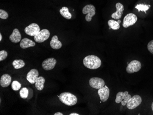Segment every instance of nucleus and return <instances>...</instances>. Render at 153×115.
I'll use <instances>...</instances> for the list:
<instances>
[{
    "mask_svg": "<svg viewBox=\"0 0 153 115\" xmlns=\"http://www.w3.org/2000/svg\"><path fill=\"white\" fill-rule=\"evenodd\" d=\"M148 49L149 51L153 54V40H151L149 42L148 44Z\"/></svg>",
    "mask_w": 153,
    "mask_h": 115,
    "instance_id": "c85d7f7f",
    "label": "nucleus"
},
{
    "mask_svg": "<svg viewBox=\"0 0 153 115\" xmlns=\"http://www.w3.org/2000/svg\"><path fill=\"white\" fill-rule=\"evenodd\" d=\"M151 7L150 5H144V4H137L135 6L136 9L138 10V12L143 11L145 13H146V11L149 9V7Z\"/></svg>",
    "mask_w": 153,
    "mask_h": 115,
    "instance_id": "5701e85b",
    "label": "nucleus"
},
{
    "mask_svg": "<svg viewBox=\"0 0 153 115\" xmlns=\"http://www.w3.org/2000/svg\"><path fill=\"white\" fill-rule=\"evenodd\" d=\"M89 85L93 88L99 89L105 85V82L103 79L98 77L91 78L89 81Z\"/></svg>",
    "mask_w": 153,
    "mask_h": 115,
    "instance_id": "1a4fd4ad",
    "label": "nucleus"
},
{
    "mask_svg": "<svg viewBox=\"0 0 153 115\" xmlns=\"http://www.w3.org/2000/svg\"><path fill=\"white\" fill-rule=\"evenodd\" d=\"M25 63L23 60H15L13 62V66L14 68L16 69H20L23 68L25 66Z\"/></svg>",
    "mask_w": 153,
    "mask_h": 115,
    "instance_id": "412c9836",
    "label": "nucleus"
},
{
    "mask_svg": "<svg viewBox=\"0 0 153 115\" xmlns=\"http://www.w3.org/2000/svg\"><path fill=\"white\" fill-rule=\"evenodd\" d=\"M19 94L21 98H22L24 99H25L28 97L29 90L27 88H23L20 91Z\"/></svg>",
    "mask_w": 153,
    "mask_h": 115,
    "instance_id": "b1692460",
    "label": "nucleus"
},
{
    "mask_svg": "<svg viewBox=\"0 0 153 115\" xmlns=\"http://www.w3.org/2000/svg\"><path fill=\"white\" fill-rule=\"evenodd\" d=\"M36 43L29 39L25 38L21 40L20 46L22 49H26L29 47H33L36 45Z\"/></svg>",
    "mask_w": 153,
    "mask_h": 115,
    "instance_id": "dca6fc26",
    "label": "nucleus"
},
{
    "mask_svg": "<svg viewBox=\"0 0 153 115\" xmlns=\"http://www.w3.org/2000/svg\"><path fill=\"white\" fill-rule=\"evenodd\" d=\"M70 115H79V114L76 113H72L69 114Z\"/></svg>",
    "mask_w": 153,
    "mask_h": 115,
    "instance_id": "7c9ffc66",
    "label": "nucleus"
},
{
    "mask_svg": "<svg viewBox=\"0 0 153 115\" xmlns=\"http://www.w3.org/2000/svg\"><path fill=\"white\" fill-rule=\"evenodd\" d=\"M40 31V27L36 23H32L30 24V25L26 27L25 29V33L27 35L31 36H36Z\"/></svg>",
    "mask_w": 153,
    "mask_h": 115,
    "instance_id": "0eeeda50",
    "label": "nucleus"
},
{
    "mask_svg": "<svg viewBox=\"0 0 153 115\" xmlns=\"http://www.w3.org/2000/svg\"><path fill=\"white\" fill-rule=\"evenodd\" d=\"M2 35H1V33H0V42H1V40H2Z\"/></svg>",
    "mask_w": 153,
    "mask_h": 115,
    "instance_id": "2f4dec72",
    "label": "nucleus"
},
{
    "mask_svg": "<svg viewBox=\"0 0 153 115\" xmlns=\"http://www.w3.org/2000/svg\"><path fill=\"white\" fill-rule=\"evenodd\" d=\"M128 94V91H125L124 92H119L118 93L116 96V100H115L116 103L119 104L121 103Z\"/></svg>",
    "mask_w": 153,
    "mask_h": 115,
    "instance_id": "aec40b11",
    "label": "nucleus"
},
{
    "mask_svg": "<svg viewBox=\"0 0 153 115\" xmlns=\"http://www.w3.org/2000/svg\"><path fill=\"white\" fill-rule=\"evenodd\" d=\"M56 64V60L54 58H47L42 63V67L45 70L49 71L55 68Z\"/></svg>",
    "mask_w": 153,
    "mask_h": 115,
    "instance_id": "9d476101",
    "label": "nucleus"
},
{
    "mask_svg": "<svg viewBox=\"0 0 153 115\" xmlns=\"http://www.w3.org/2000/svg\"><path fill=\"white\" fill-rule=\"evenodd\" d=\"M50 45L51 48L54 50L60 49L62 47V42L59 41L57 36H54L52 37L50 42Z\"/></svg>",
    "mask_w": 153,
    "mask_h": 115,
    "instance_id": "f3484780",
    "label": "nucleus"
},
{
    "mask_svg": "<svg viewBox=\"0 0 153 115\" xmlns=\"http://www.w3.org/2000/svg\"><path fill=\"white\" fill-rule=\"evenodd\" d=\"M8 54L6 50H2L0 51V61H2L7 58Z\"/></svg>",
    "mask_w": 153,
    "mask_h": 115,
    "instance_id": "a878e982",
    "label": "nucleus"
},
{
    "mask_svg": "<svg viewBox=\"0 0 153 115\" xmlns=\"http://www.w3.org/2000/svg\"><path fill=\"white\" fill-rule=\"evenodd\" d=\"M137 20V18L135 14L134 13H128L124 18L123 26L124 28H128L134 24Z\"/></svg>",
    "mask_w": 153,
    "mask_h": 115,
    "instance_id": "20e7f679",
    "label": "nucleus"
},
{
    "mask_svg": "<svg viewBox=\"0 0 153 115\" xmlns=\"http://www.w3.org/2000/svg\"><path fill=\"white\" fill-rule=\"evenodd\" d=\"M108 24L109 27L113 30H118L120 29V24L118 23L117 21H115L114 20H109L108 21Z\"/></svg>",
    "mask_w": 153,
    "mask_h": 115,
    "instance_id": "4be33fe9",
    "label": "nucleus"
},
{
    "mask_svg": "<svg viewBox=\"0 0 153 115\" xmlns=\"http://www.w3.org/2000/svg\"><path fill=\"white\" fill-rule=\"evenodd\" d=\"M38 77V71L36 69H32L27 73L26 79L30 84H34Z\"/></svg>",
    "mask_w": 153,
    "mask_h": 115,
    "instance_id": "ddd939ff",
    "label": "nucleus"
},
{
    "mask_svg": "<svg viewBox=\"0 0 153 115\" xmlns=\"http://www.w3.org/2000/svg\"><path fill=\"white\" fill-rule=\"evenodd\" d=\"M12 78L8 74H4L0 79V85L2 87H7L11 84Z\"/></svg>",
    "mask_w": 153,
    "mask_h": 115,
    "instance_id": "2eb2a0df",
    "label": "nucleus"
},
{
    "mask_svg": "<svg viewBox=\"0 0 153 115\" xmlns=\"http://www.w3.org/2000/svg\"><path fill=\"white\" fill-rule=\"evenodd\" d=\"M50 36L49 31L47 29H43L39 32L37 35L34 36V40L37 43H42L47 40Z\"/></svg>",
    "mask_w": 153,
    "mask_h": 115,
    "instance_id": "423d86ee",
    "label": "nucleus"
},
{
    "mask_svg": "<svg viewBox=\"0 0 153 115\" xmlns=\"http://www.w3.org/2000/svg\"><path fill=\"white\" fill-rule=\"evenodd\" d=\"M83 64L87 68L92 70L97 69L101 66L102 62L99 57L94 55L87 56L83 60Z\"/></svg>",
    "mask_w": 153,
    "mask_h": 115,
    "instance_id": "f257e3e1",
    "label": "nucleus"
},
{
    "mask_svg": "<svg viewBox=\"0 0 153 115\" xmlns=\"http://www.w3.org/2000/svg\"></svg>",
    "mask_w": 153,
    "mask_h": 115,
    "instance_id": "c9c22d12",
    "label": "nucleus"
},
{
    "mask_svg": "<svg viewBox=\"0 0 153 115\" xmlns=\"http://www.w3.org/2000/svg\"><path fill=\"white\" fill-rule=\"evenodd\" d=\"M116 7L117 11L112 13L111 18L115 19H120L122 17L124 10L123 5L120 2H118L116 4Z\"/></svg>",
    "mask_w": 153,
    "mask_h": 115,
    "instance_id": "f8f14e48",
    "label": "nucleus"
},
{
    "mask_svg": "<svg viewBox=\"0 0 153 115\" xmlns=\"http://www.w3.org/2000/svg\"><path fill=\"white\" fill-rule=\"evenodd\" d=\"M21 88V84L17 81H14L12 83V88L13 91H18Z\"/></svg>",
    "mask_w": 153,
    "mask_h": 115,
    "instance_id": "393cba45",
    "label": "nucleus"
},
{
    "mask_svg": "<svg viewBox=\"0 0 153 115\" xmlns=\"http://www.w3.org/2000/svg\"><path fill=\"white\" fill-rule=\"evenodd\" d=\"M117 22L118 23H119V24H120L121 23V21L120 19H118V20Z\"/></svg>",
    "mask_w": 153,
    "mask_h": 115,
    "instance_id": "473e14b6",
    "label": "nucleus"
},
{
    "mask_svg": "<svg viewBox=\"0 0 153 115\" xmlns=\"http://www.w3.org/2000/svg\"><path fill=\"white\" fill-rule=\"evenodd\" d=\"M58 97L62 103L68 106H73L76 104L78 101L76 96L71 93L63 92Z\"/></svg>",
    "mask_w": 153,
    "mask_h": 115,
    "instance_id": "f03ea898",
    "label": "nucleus"
},
{
    "mask_svg": "<svg viewBox=\"0 0 153 115\" xmlns=\"http://www.w3.org/2000/svg\"><path fill=\"white\" fill-rule=\"evenodd\" d=\"M141 68V63L140 61L137 60H133L128 64L126 71L128 73H134L140 71Z\"/></svg>",
    "mask_w": 153,
    "mask_h": 115,
    "instance_id": "39448f33",
    "label": "nucleus"
},
{
    "mask_svg": "<svg viewBox=\"0 0 153 115\" xmlns=\"http://www.w3.org/2000/svg\"><path fill=\"white\" fill-rule=\"evenodd\" d=\"M60 13L62 17L67 19H70L72 18V14L69 11L68 8L66 7H63L60 9Z\"/></svg>",
    "mask_w": 153,
    "mask_h": 115,
    "instance_id": "6ab92c4d",
    "label": "nucleus"
},
{
    "mask_svg": "<svg viewBox=\"0 0 153 115\" xmlns=\"http://www.w3.org/2000/svg\"><path fill=\"white\" fill-rule=\"evenodd\" d=\"M82 13L87 14L85 19L87 22H90L92 20V18L95 14V7L92 4L86 5L82 9Z\"/></svg>",
    "mask_w": 153,
    "mask_h": 115,
    "instance_id": "7ed1b4c3",
    "label": "nucleus"
},
{
    "mask_svg": "<svg viewBox=\"0 0 153 115\" xmlns=\"http://www.w3.org/2000/svg\"><path fill=\"white\" fill-rule=\"evenodd\" d=\"M54 115H63V114L61 112H56L54 114Z\"/></svg>",
    "mask_w": 153,
    "mask_h": 115,
    "instance_id": "c756f323",
    "label": "nucleus"
},
{
    "mask_svg": "<svg viewBox=\"0 0 153 115\" xmlns=\"http://www.w3.org/2000/svg\"><path fill=\"white\" fill-rule=\"evenodd\" d=\"M131 98V96H130V94H127L125 98L121 102V104H122V105L125 106V105H127V103H128L129 101V100H130Z\"/></svg>",
    "mask_w": 153,
    "mask_h": 115,
    "instance_id": "cd10ccee",
    "label": "nucleus"
},
{
    "mask_svg": "<svg viewBox=\"0 0 153 115\" xmlns=\"http://www.w3.org/2000/svg\"><path fill=\"white\" fill-rule=\"evenodd\" d=\"M98 93L100 98V100L102 102L107 101L110 95V90L106 85H105L103 87L99 89Z\"/></svg>",
    "mask_w": 153,
    "mask_h": 115,
    "instance_id": "9b49d317",
    "label": "nucleus"
},
{
    "mask_svg": "<svg viewBox=\"0 0 153 115\" xmlns=\"http://www.w3.org/2000/svg\"><path fill=\"white\" fill-rule=\"evenodd\" d=\"M8 17V13L2 9L0 10V18L3 19H6Z\"/></svg>",
    "mask_w": 153,
    "mask_h": 115,
    "instance_id": "bb28decb",
    "label": "nucleus"
},
{
    "mask_svg": "<svg viewBox=\"0 0 153 115\" xmlns=\"http://www.w3.org/2000/svg\"><path fill=\"white\" fill-rule=\"evenodd\" d=\"M142 99L139 95H135L132 97L127 103V107L130 110H133L138 107L141 104Z\"/></svg>",
    "mask_w": 153,
    "mask_h": 115,
    "instance_id": "6e6552de",
    "label": "nucleus"
},
{
    "mask_svg": "<svg viewBox=\"0 0 153 115\" xmlns=\"http://www.w3.org/2000/svg\"><path fill=\"white\" fill-rule=\"evenodd\" d=\"M45 83V79L43 77H39L37 79L35 83V86L37 90L39 91L43 90L44 88V84Z\"/></svg>",
    "mask_w": 153,
    "mask_h": 115,
    "instance_id": "a211bd4d",
    "label": "nucleus"
},
{
    "mask_svg": "<svg viewBox=\"0 0 153 115\" xmlns=\"http://www.w3.org/2000/svg\"><path fill=\"white\" fill-rule=\"evenodd\" d=\"M21 35L18 29H14L13 33L9 37V39L12 42L17 43L19 42L21 40Z\"/></svg>",
    "mask_w": 153,
    "mask_h": 115,
    "instance_id": "4468645a",
    "label": "nucleus"
},
{
    "mask_svg": "<svg viewBox=\"0 0 153 115\" xmlns=\"http://www.w3.org/2000/svg\"><path fill=\"white\" fill-rule=\"evenodd\" d=\"M111 28H110H110H109V30H111Z\"/></svg>",
    "mask_w": 153,
    "mask_h": 115,
    "instance_id": "f704fd0d",
    "label": "nucleus"
},
{
    "mask_svg": "<svg viewBox=\"0 0 153 115\" xmlns=\"http://www.w3.org/2000/svg\"><path fill=\"white\" fill-rule=\"evenodd\" d=\"M151 107H152V110L153 111V103H152V105H151Z\"/></svg>",
    "mask_w": 153,
    "mask_h": 115,
    "instance_id": "72a5a7b5",
    "label": "nucleus"
}]
</instances>
